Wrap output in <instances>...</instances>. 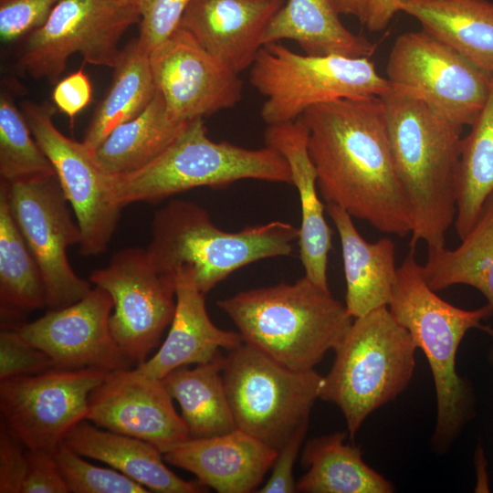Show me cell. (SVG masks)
Segmentation results:
<instances>
[{
    "label": "cell",
    "mask_w": 493,
    "mask_h": 493,
    "mask_svg": "<svg viewBox=\"0 0 493 493\" xmlns=\"http://www.w3.org/2000/svg\"><path fill=\"white\" fill-rule=\"evenodd\" d=\"M341 14L357 17L363 25L367 13L368 0H335Z\"/></svg>",
    "instance_id": "44"
},
{
    "label": "cell",
    "mask_w": 493,
    "mask_h": 493,
    "mask_svg": "<svg viewBox=\"0 0 493 493\" xmlns=\"http://www.w3.org/2000/svg\"><path fill=\"white\" fill-rule=\"evenodd\" d=\"M62 442L82 456L106 463L150 491H204L200 485L184 480L171 471L155 446L136 437L101 430L86 419L71 427Z\"/></svg>",
    "instance_id": "24"
},
{
    "label": "cell",
    "mask_w": 493,
    "mask_h": 493,
    "mask_svg": "<svg viewBox=\"0 0 493 493\" xmlns=\"http://www.w3.org/2000/svg\"><path fill=\"white\" fill-rule=\"evenodd\" d=\"M243 342L278 362L312 370L338 346L354 318L330 289L305 276L294 283L241 291L217 301Z\"/></svg>",
    "instance_id": "4"
},
{
    "label": "cell",
    "mask_w": 493,
    "mask_h": 493,
    "mask_svg": "<svg viewBox=\"0 0 493 493\" xmlns=\"http://www.w3.org/2000/svg\"><path fill=\"white\" fill-rule=\"evenodd\" d=\"M57 107L49 101L25 100L21 110L33 136L50 161L81 233L79 252L85 257L104 253L121 217L111 176L82 142L64 135L54 124Z\"/></svg>",
    "instance_id": "12"
},
{
    "label": "cell",
    "mask_w": 493,
    "mask_h": 493,
    "mask_svg": "<svg viewBox=\"0 0 493 493\" xmlns=\"http://www.w3.org/2000/svg\"><path fill=\"white\" fill-rule=\"evenodd\" d=\"M140 23L138 5L121 0H61L47 21L26 37L17 67L31 78L56 84L67 61L79 53L84 61L114 68L119 41Z\"/></svg>",
    "instance_id": "10"
},
{
    "label": "cell",
    "mask_w": 493,
    "mask_h": 493,
    "mask_svg": "<svg viewBox=\"0 0 493 493\" xmlns=\"http://www.w3.org/2000/svg\"><path fill=\"white\" fill-rule=\"evenodd\" d=\"M388 309L428 361L436 397V421L430 445L435 454H446L475 417L474 390L456 370V352L472 329L493 337V329L482 324L493 309L488 304L464 309L442 299L427 284L414 247L398 267Z\"/></svg>",
    "instance_id": "3"
},
{
    "label": "cell",
    "mask_w": 493,
    "mask_h": 493,
    "mask_svg": "<svg viewBox=\"0 0 493 493\" xmlns=\"http://www.w3.org/2000/svg\"><path fill=\"white\" fill-rule=\"evenodd\" d=\"M249 82L265 98L260 116L267 125L294 121L319 104L382 98L391 89L369 58L299 54L278 42L261 47Z\"/></svg>",
    "instance_id": "8"
},
{
    "label": "cell",
    "mask_w": 493,
    "mask_h": 493,
    "mask_svg": "<svg viewBox=\"0 0 493 493\" xmlns=\"http://www.w3.org/2000/svg\"><path fill=\"white\" fill-rule=\"evenodd\" d=\"M92 99V86L82 68L56 83L52 92L54 105L73 121Z\"/></svg>",
    "instance_id": "42"
},
{
    "label": "cell",
    "mask_w": 493,
    "mask_h": 493,
    "mask_svg": "<svg viewBox=\"0 0 493 493\" xmlns=\"http://www.w3.org/2000/svg\"><path fill=\"white\" fill-rule=\"evenodd\" d=\"M28 469L27 450L1 422L0 492L22 493Z\"/></svg>",
    "instance_id": "39"
},
{
    "label": "cell",
    "mask_w": 493,
    "mask_h": 493,
    "mask_svg": "<svg viewBox=\"0 0 493 493\" xmlns=\"http://www.w3.org/2000/svg\"><path fill=\"white\" fill-rule=\"evenodd\" d=\"M326 210L340 236L346 280L345 306L357 318L388 307L397 278L395 244L389 237L367 242L341 207L327 204Z\"/></svg>",
    "instance_id": "23"
},
{
    "label": "cell",
    "mask_w": 493,
    "mask_h": 493,
    "mask_svg": "<svg viewBox=\"0 0 493 493\" xmlns=\"http://www.w3.org/2000/svg\"><path fill=\"white\" fill-rule=\"evenodd\" d=\"M309 130L302 120L267 125L265 145L277 150L287 161L297 188L301 223L298 244L305 277L318 286L329 289L328 258L331 249L332 231L324 215L326 206L319 195L317 173L308 150Z\"/></svg>",
    "instance_id": "21"
},
{
    "label": "cell",
    "mask_w": 493,
    "mask_h": 493,
    "mask_svg": "<svg viewBox=\"0 0 493 493\" xmlns=\"http://www.w3.org/2000/svg\"><path fill=\"white\" fill-rule=\"evenodd\" d=\"M89 281L110 295L111 334L126 357L137 366L142 364L172 322L176 305L174 277L158 272L145 249L129 247L94 270Z\"/></svg>",
    "instance_id": "15"
},
{
    "label": "cell",
    "mask_w": 493,
    "mask_h": 493,
    "mask_svg": "<svg viewBox=\"0 0 493 493\" xmlns=\"http://www.w3.org/2000/svg\"><path fill=\"white\" fill-rule=\"evenodd\" d=\"M110 295L100 287L68 307L49 309L37 320L11 327L45 351L58 369L96 368L108 372L133 364L115 341L110 328Z\"/></svg>",
    "instance_id": "17"
},
{
    "label": "cell",
    "mask_w": 493,
    "mask_h": 493,
    "mask_svg": "<svg viewBox=\"0 0 493 493\" xmlns=\"http://www.w3.org/2000/svg\"><path fill=\"white\" fill-rule=\"evenodd\" d=\"M69 492L147 493L151 492L121 472L89 463L63 442L54 452Z\"/></svg>",
    "instance_id": "35"
},
{
    "label": "cell",
    "mask_w": 493,
    "mask_h": 493,
    "mask_svg": "<svg viewBox=\"0 0 493 493\" xmlns=\"http://www.w3.org/2000/svg\"><path fill=\"white\" fill-rule=\"evenodd\" d=\"M176 305L170 330L156 353L136 369L163 379L172 371L212 361L222 349L231 351L243 343L239 332L215 326L209 318L205 294L196 287L191 271L174 275Z\"/></svg>",
    "instance_id": "22"
},
{
    "label": "cell",
    "mask_w": 493,
    "mask_h": 493,
    "mask_svg": "<svg viewBox=\"0 0 493 493\" xmlns=\"http://www.w3.org/2000/svg\"><path fill=\"white\" fill-rule=\"evenodd\" d=\"M61 0H0V37L11 43L41 26Z\"/></svg>",
    "instance_id": "38"
},
{
    "label": "cell",
    "mask_w": 493,
    "mask_h": 493,
    "mask_svg": "<svg viewBox=\"0 0 493 493\" xmlns=\"http://www.w3.org/2000/svg\"><path fill=\"white\" fill-rule=\"evenodd\" d=\"M190 122L172 118L156 90L140 114L117 126L105 138L93 152L95 159L111 176L136 171L158 157Z\"/></svg>",
    "instance_id": "28"
},
{
    "label": "cell",
    "mask_w": 493,
    "mask_h": 493,
    "mask_svg": "<svg viewBox=\"0 0 493 493\" xmlns=\"http://www.w3.org/2000/svg\"><path fill=\"white\" fill-rule=\"evenodd\" d=\"M348 432L308 441L301 462L308 468L297 482L304 493H393V483L368 466L359 446L346 444Z\"/></svg>",
    "instance_id": "27"
},
{
    "label": "cell",
    "mask_w": 493,
    "mask_h": 493,
    "mask_svg": "<svg viewBox=\"0 0 493 493\" xmlns=\"http://www.w3.org/2000/svg\"><path fill=\"white\" fill-rule=\"evenodd\" d=\"M156 90L150 54L138 38L133 39L121 48L111 83L94 110L82 142L94 152L117 126L140 114Z\"/></svg>",
    "instance_id": "31"
},
{
    "label": "cell",
    "mask_w": 493,
    "mask_h": 493,
    "mask_svg": "<svg viewBox=\"0 0 493 493\" xmlns=\"http://www.w3.org/2000/svg\"><path fill=\"white\" fill-rule=\"evenodd\" d=\"M335 0H288L271 20L264 45L288 39L304 54L369 58L375 45L341 21Z\"/></svg>",
    "instance_id": "26"
},
{
    "label": "cell",
    "mask_w": 493,
    "mask_h": 493,
    "mask_svg": "<svg viewBox=\"0 0 493 493\" xmlns=\"http://www.w3.org/2000/svg\"><path fill=\"white\" fill-rule=\"evenodd\" d=\"M145 249L154 268L165 275L191 271L205 295L230 274L251 263L290 256L299 227L283 221L251 226L236 232L218 228L208 212L185 200H173L153 217Z\"/></svg>",
    "instance_id": "5"
},
{
    "label": "cell",
    "mask_w": 493,
    "mask_h": 493,
    "mask_svg": "<svg viewBox=\"0 0 493 493\" xmlns=\"http://www.w3.org/2000/svg\"><path fill=\"white\" fill-rule=\"evenodd\" d=\"M110 372L53 368L0 380L2 422L26 449L54 454L68 430L87 418L89 394Z\"/></svg>",
    "instance_id": "14"
},
{
    "label": "cell",
    "mask_w": 493,
    "mask_h": 493,
    "mask_svg": "<svg viewBox=\"0 0 493 493\" xmlns=\"http://www.w3.org/2000/svg\"><path fill=\"white\" fill-rule=\"evenodd\" d=\"M417 349L388 307L354 318L334 349L335 359L319 396L340 408L351 438L372 412L408 387Z\"/></svg>",
    "instance_id": "7"
},
{
    "label": "cell",
    "mask_w": 493,
    "mask_h": 493,
    "mask_svg": "<svg viewBox=\"0 0 493 493\" xmlns=\"http://www.w3.org/2000/svg\"><path fill=\"white\" fill-rule=\"evenodd\" d=\"M285 0H192L180 26L236 74L254 63Z\"/></svg>",
    "instance_id": "19"
},
{
    "label": "cell",
    "mask_w": 493,
    "mask_h": 493,
    "mask_svg": "<svg viewBox=\"0 0 493 493\" xmlns=\"http://www.w3.org/2000/svg\"><path fill=\"white\" fill-rule=\"evenodd\" d=\"M4 182L14 218L39 267L49 309L87 296L90 284L72 269L67 248L81 241L79 226L56 175Z\"/></svg>",
    "instance_id": "13"
},
{
    "label": "cell",
    "mask_w": 493,
    "mask_h": 493,
    "mask_svg": "<svg viewBox=\"0 0 493 493\" xmlns=\"http://www.w3.org/2000/svg\"><path fill=\"white\" fill-rule=\"evenodd\" d=\"M55 368L51 358L25 340L16 330L0 333V380L38 374Z\"/></svg>",
    "instance_id": "37"
},
{
    "label": "cell",
    "mask_w": 493,
    "mask_h": 493,
    "mask_svg": "<svg viewBox=\"0 0 493 493\" xmlns=\"http://www.w3.org/2000/svg\"><path fill=\"white\" fill-rule=\"evenodd\" d=\"M26 450L28 469L22 493L69 492L53 453Z\"/></svg>",
    "instance_id": "41"
},
{
    "label": "cell",
    "mask_w": 493,
    "mask_h": 493,
    "mask_svg": "<svg viewBox=\"0 0 493 493\" xmlns=\"http://www.w3.org/2000/svg\"><path fill=\"white\" fill-rule=\"evenodd\" d=\"M87 420L155 446L163 454L191 438L162 379L136 368L110 372L89 394Z\"/></svg>",
    "instance_id": "18"
},
{
    "label": "cell",
    "mask_w": 493,
    "mask_h": 493,
    "mask_svg": "<svg viewBox=\"0 0 493 493\" xmlns=\"http://www.w3.org/2000/svg\"><path fill=\"white\" fill-rule=\"evenodd\" d=\"M488 361L493 365V346L488 351Z\"/></svg>",
    "instance_id": "45"
},
{
    "label": "cell",
    "mask_w": 493,
    "mask_h": 493,
    "mask_svg": "<svg viewBox=\"0 0 493 493\" xmlns=\"http://www.w3.org/2000/svg\"><path fill=\"white\" fill-rule=\"evenodd\" d=\"M386 75L393 90L461 127L470 126L481 112L491 81L490 74L424 29L396 37Z\"/></svg>",
    "instance_id": "11"
},
{
    "label": "cell",
    "mask_w": 493,
    "mask_h": 493,
    "mask_svg": "<svg viewBox=\"0 0 493 493\" xmlns=\"http://www.w3.org/2000/svg\"><path fill=\"white\" fill-rule=\"evenodd\" d=\"M224 359L219 353L210 362L194 369L177 368L162 379L180 404L191 437H210L237 429L222 375Z\"/></svg>",
    "instance_id": "29"
},
{
    "label": "cell",
    "mask_w": 493,
    "mask_h": 493,
    "mask_svg": "<svg viewBox=\"0 0 493 493\" xmlns=\"http://www.w3.org/2000/svg\"><path fill=\"white\" fill-rule=\"evenodd\" d=\"M395 171L409 203L411 246H444L455 223L463 127L393 90L381 98Z\"/></svg>",
    "instance_id": "2"
},
{
    "label": "cell",
    "mask_w": 493,
    "mask_h": 493,
    "mask_svg": "<svg viewBox=\"0 0 493 493\" xmlns=\"http://www.w3.org/2000/svg\"><path fill=\"white\" fill-rule=\"evenodd\" d=\"M121 1L131 3V4H134L136 5H138V2H139V0H121Z\"/></svg>",
    "instance_id": "46"
},
{
    "label": "cell",
    "mask_w": 493,
    "mask_h": 493,
    "mask_svg": "<svg viewBox=\"0 0 493 493\" xmlns=\"http://www.w3.org/2000/svg\"><path fill=\"white\" fill-rule=\"evenodd\" d=\"M399 11L422 29L493 75V2L488 0H399Z\"/></svg>",
    "instance_id": "25"
},
{
    "label": "cell",
    "mask_w": 493,
    "mask_h": 493,
    "mask_svg": "<svg viewBox=\"0 0 493 493\" xmlns=\"http://www.w3.org/2000/svg\"><path fill=\"white\" fill-rule=\"evenodd\" d=\"M398 11L399 0H368L363 26L371 32L382 31Z\"/></svg>",
    "instance_id": "43"
},
{
    "label": "cell",
    "mask_w": 493,
    "mask_h": 493,
    "mask_svg": "<svg viewBox=\"0 0 493 493\" xmlns=\"http://www.w3.org/2000/svg\"><path fill=\"white\" fill-rule=\"evenodd\" d=\"M0 175L8 183L39 175H56L11 95H0Z\"/></svg>",
    "instance_id": "34"
},
{
    "label": "cell",
    "mask_w": 493,
    "mask_h": 493,
    "mask_svg": "<svg viewBox=\"0 0 493 493\" xmlns=\"http://www.w3.org/2000/svg\"><path fill=\"white\" fill-rule=\"evenodd\" d=\"M157 90L169 115L190 122L235 107L243 81L185 29L179 27L150 54Z\"/></svg>",
    "instance_id": "16"
},
{
    "label": "cell",
    "mask_w": 493,
    "mask_h": 493,
    "mask_svg": "<svg viewBox=\"0 0 493 493\" xmlns=\"http://www.w3.org/2000/svg\"><path fill=\"white\" fill-rule=\"evenodd\" d=\"M192 0H139L138 41L149 54L164 43L180 26Z\"/></svg>",
    "instance_id": "36"
},
{
    "label": "cell",
    "mask_w": 493,
    "mask_h": 493,
    "mask_svg": "<svg viewBox=\"0 0 493 493\" xmlns=\"http://www.w3.org/2000/svg\"><path fill=\"white\" fill-rule=\"evenodd\" d=\"M46 304L39 267L29 249L0 183V311L4 326Z\"/></svg>",
    "instance_id": "32"
},
{
    "label": "cell",
    "mask_w": 493,
    "mask_h": 493,
    "mask_svg": "<svg viewBox=\"0 0 493 493\" xmlns=\"http://www.w3.org/2000/svg\"><path fill=\"white\" fill-rule=\"evenodd\" d=\"M277 455V449L236 429L210 437H191L163 453V457L219 493H248L260 485Z\"/></svg>",
    "instance_id": "20"
},
{
    "label": "cell",
    "mask_w": 493,
    "mask_h": 493,
    "mask_svg": "<svg viewBox=\"0 0 493 493\" xmlns=\"http://www.w3.org/2000/svg\"><path fill=\"white\" fill-rule=\"evenodd\" d=\"M470 127L462 140L457 178L455 226L460 239L475 226L493 194V75L487 102Z\"/></svg>",
    "instance_id": "33"
},
{
    "label": "cell",
    "mask_w": 493,
    "mask_h": 493,
    "mask_svg": "<svg viewBox=\"0 0 493 493\" xmlns=\"http://www.w3.org/2000/svg\"><path fill=\"white\" fill-rule=\"evenodd\" d=\"M309 425L299 427L288 441L278 450L272 471L267 482L257 491L259 493L298 492L293 467Z\"/></svg>",
    "instance_id": "40"
},
{
    "label": "cell",
    "mask_w": 493,
    "mask_h": 493,
    "mask_svg": "<svg viewBox=\"0 0 493 493\" xmlns=\"http://www.w3.org/2000/svg\"><path fill=\"white\" fill-rule=\"evenodd\" d=\"M246 179L292 184L289 166L277 150L215 142L207 135L203 118H198L153 161L136 171L111 176V186L123 207L159 202L198 187L223 188Z\"/></svg>",
    "instance_id": "6"
},
{
    "label": "cell",
    "mask_w": 493,
    "mask_h": 493,
    "mask_svg": "<svg viewBox=\"0 0 493 493\" xmlns=\"http://www.w3.org/2000/svg\"><path fill=\"white\" fill-rule=\"evenodd\" d=\"M223 380L237 429L278 450L309 425L323 376L288 368L243 342L224 359Z\"/></svg>",
    "instance_id": "9"
},
{
    "label": "cell",
    "mask_w": 493,
    "mask_h": 493,
    "mask_svg": "<svg viewBox=\"0 0 493 493\" xmlns=\"http://www.w3.org/2000/svg\"><path fill=\"white\" fill-rule=\"evenodd\" d=\"M422 270L433 290L468 285L481 292L493 309V194L457 247H428Z\"/></svg>",
    "instance_id": "30"
},
{
    "label": "cell",
    "mask_w": 493,
    "mask_h": 493,
    "mask_svg": "<svg viewBox=\"0 0 493 493\" xmlns=\"http://www.w3.org/2000/svg\"><path fill=\"white\" fill-rule=\"evenodd\" d=\"M301 118L326 203L383 233L411 234L410 206L395 171L382 99L336 100L309 108Z\"/></svg>",
    "instance_id": "1"
}]
</instances>
